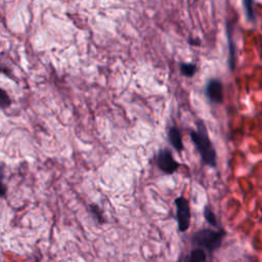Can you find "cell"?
<instances>
[{
  "label": "cell",
  "instance_id": "6da1fadb",
  "mask_svg": "<svg viewBox=\"0 0 262 262\" xmlns=\"http://www.w3.org/2000/svg\"><path fill=\"white\" fill-rule=\"evenodd\" d=\"M198 130L190 132V138L201 155L203 162L211 167L216 164V151L209 139L207 129L203 122L198 123Z\"/></svg>",
  "mask_w": 262,
  "mask_h": 262
},
{
  "label": "cell",
  "instance_id": "7a4b0ae2",
  "mask_svg": "<svg viewBox=\"0 0 262 262\" xmlns=\"http://www.w3.org/2000/svg\"><path fill=\"white\" fill-rule=\"evenodd\" d=\"M224 236L225 231L223 229L214 230L209 228H203L193 234L191 242L194 247L202 248L207 252L213 254L221 247Z\"/></svg>",
  "mask_w": 262,
  "mask_h": 262
},
{
  "label": "cell",
  "instance_id": "3957f363",
  "mask_svg": "<svg viewBox=\"0 0 262 262\" xmlns=\"http://www.w3.org/2000/svg\"><path fill=\"white\" fill-rule=\"evenodd\" d=\"M175 206H176V217H177L178 228L180 231L184 232L188 229L190 224L189 204L186 199H184L183 196H179L175 200Z\"/></svg>",
  "mask_w": 262,
  "mask_h": 262
},
{
  "label": "cell",
  "instance_id": "277c9868",
  "mask_svg": "<svg viewBox=\"0 0 262 262\" xmlns=\"http://www.w3.org/2000/svg\"><path fill=\"white\" fill-rule=\"evenodd\" d=\"M158 165L162 171L167 174H172L179 167V164L173 159L170 150L164 148L158 154Z\"/></svg>",
  "mask_w": 262,
  "mask_h": 262
},
{
  "label": "cell",
  "instance_id": "5b68a950",
  "mask_svg": "<svg viewBox=\"0 0 262 262\" xmlns=\"http://www.w3.org/2000/svg\"><path fill=\"white\" fill-rule=\"evenodd\" d=\"M212 255L202 248L194 247L188 253L180 256L178 262H213Z\"/></svg>",
  "mask_w": 262,
  "mask_h": 262
},
{
  "label": "cell",
  "instance_id": "8992f818",
  "mask_svg": "<svg viewBox=\"0 0 262 262\" xmlns=\"http://www.w3.org/2000/svg\"><path fill=\"white\" fill-rule=\"evenodd\" d=\"M206 95L211 102L221 103L223 101V86L217 79H211L206 86Z\"/></svg>",
  "mask_w": 262,
  "mask_h": 262
},
{
  "label": "cell",
  "instance_id": "52a82bcc",
  "mask_svg": "<svg viewBox=\"0 0 262 262\" xmlns=\"http://www.w3.org/2000/svg\"><path fill=\"white\" fill-rule=\"evenodd\" d=\"M168 137H169L170 143L173 145V147L176 150L181 151L183 149V143H182V140H181V135H180V132H179V130L176 126L170 127V129L168 131Z\"/></svg>",
  "mask_w": 262,
  "mask_h": 262
},
{
  "label": "cell",
  "instance_id": "ba28073f",
  "mask_svg": "<svg viewBox=\"0 0 262 262\" xmlns=\"http://www.w3.org/2000/svg\"><path fill=\"white\" fill-rule=\"evenodd\" d=\"M196 71V67L193 63H181L180 72L185 77H192Z\"/></svg>",
  "mask_w": 262,
  "mask_h": 262
},
{
  "label": "cell",
  "instance_id": "9c48e42d",
  "mask_svg": "<svg viewBox=\"0 0 262 262\" xmlns=\"http://www.w3.org/2000/svg\"><path fill=\"white\" fill-rule=\"evenodd\" d=\"M227 40H228V44H229V59H228V63H229L230 70H233L234 69V49L232 48V40L230 38V30H229L228 26H227Z\"/></svg>",
  "mask_w": 262,
  "mask_h": 262
},
{
  "label": "cell",
  "instance_id": "30bf717a",
  "mask_svg": "<svg viewBox=\"0 0 262 262\" xmlns=\"http://www.w3.org/2000/svg\"><path fill=\"white\" fill-rule=\"evenodd\" d=\"M204 216H205L206 221H207L210 225H212V226H214V227L217 226V219H216V216H215V214L212 212V210H211L209 207H206V208H205V210H204Z\"/></svg>",
  "mask_w": 262,
  "mask_h": 262
},
{
  "label": "cell",
  "instance_id": "8fae6325",
  "mask_svg": "<svg viewBox=\"0 0 262 262\" xmlns=\"http://www.w3.org/2000/svg\"><path fill=\"white\" fill-rule=\"evenodd\" d=\"M10 104H11L10 97L3 89L0 88V108H6Z\"/></svg>",
  "mask_w": 262,
  "mask_h": 262
},
{
  "label": "cell",
  "instance_id": "7c38bea8",
  "mask_svg": "<svg viewBox=\"0 0 262 262\" xmlns=\"http://www.w3.org/2000/svg\"><path fill=\"white\" fill-rule=\"evenodd\" d=\"M89 210H90L92 216L97 220V222L102 223V222L104 221L103 216H102V213H101V211L99 210V208H98L97 206H95V205H90V206H89Z\"/></svg>",
  "mask_w": 262,
  "mask_h": 262
},
{
  "label": "cell",
  "instance_id": "4fadbf2b",
  "mask_svg": "<svg viewBox=\"0 0 262 262\" xmlns=\"http://www.w3.org/2000/svg\"><path fill=\"white\" fill-rule=\"evenodd\" d=\"M4 178V164H0V196H4L6 194L7 188L6 185L3 183Z\"/></svg>",
  "mask_w": 262,
  "mask_h": 262
},
{
  "label": "cell",
  "instance_id": "5bb4252c",
  "mask_svg": "<svg viewBox=\"0 0 262 262\" xmlns=\"http://www.w3.org/2000/svg\"><path fill=\"white\" fill-rule=\"evenodd\" d=\"M252 4L253 2L251 0H247V1H244V6L246 8V11H247V16L249 19L251 20H254V12H253V8H252Z\"/></svg>",
  "mask_w": 262,
  "mask_h": 262
}]
</instances>
